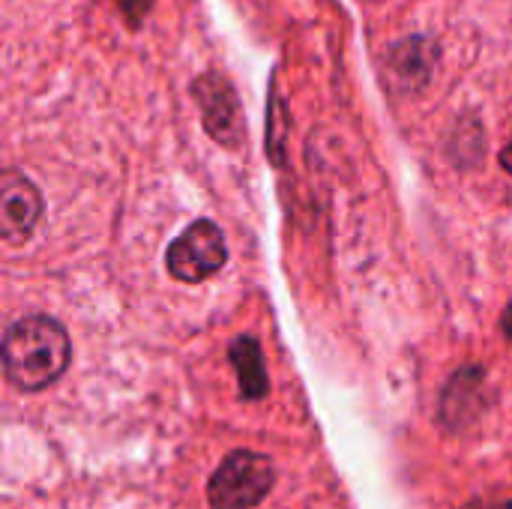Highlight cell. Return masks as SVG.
<instances>
[{
    "label": "cell",
    "instance_id": "6",
    "mask_svg": "<svg viewBox=\"0 0 512 509\" xmlns=\"http://www.w3.org/2000/svg\"><path fill=\"white\" fill-rule=\"evenodd\" d=\"M486 375L480 369H462L444 393V420L450 429L474 423L483 411Z\"/></svg>",
    "mask_w": 512,
    "mask_h": 509
},
{
    "label": "cell",
    "instance_id": "10",
    "mask_svg": "<svg viewBox=\"0 0 512 509\" xmlns=\"http://www.w3.org/2000/svg\"><path fill=\"white\" fill-rule=\"evenodd\" d=\"M501 330H504V336L512 342V303L504 309V315H501Z\"/></svg>",
    "mask_w": 512,
    "mask_h": 509
},
{
    "label": "cell",
    "instance_id": "7",
    "mask_svg": "<svg viewBox=\"0 0 512 509\" xmlns=\"http://www.w3.org/2000/svg\"><path fill=\"white\" fill-rule=\"evenodd\" d=\"M438 48L426 36H411L390 51V72L405 90H420L435 72Z\"/></svg>",
    "mask_w": 512,
    "mask_h": 509
},
{
    "label": "cell",
    "instance_id": "3",
    "mask_svg": "<svg viewBox=\"0 0 512 509\" xmlns=\"http://www.w3.org/2000/svg\"><path fill=\"white\" fill-rule=\"evenodd\" d=\"M228 261L225 234L216 222L198 219L192 222L165 252V267L174 279L186 285H198L210 276H216Z\"/></svg>",
    "mask_w": 512,
    "mask_h": 509
},
{
    "label": "cell",
    "instance_id": "12",
    "mask_svg": "<svg viewBox=\"0 0 512 509\" xmlns=\"http://www.w3.org/2000/svg\"><path fill=\"white\" fill-rule=\"evenodd\" d=\"M489 509H512V501L510 504H495V507H489Z\"/></svg>",
    "mask_w": 512,
    "mask_h": 509
},
{
    "label": "cell",
    "instance_id": "8",
    "mask_svg": "<svg viewBox=\"0 0 512 509\" xmlns=\"http://www.w3.org/2000/svg\"><path fill=\"white\" fill-rule=\"evenodd\" d=\"M228 354H231V363H234V372H237L240 393L246 399H264L267 390H270V381H267L261 345L252 336H240V339L231 342V351Z\"/></svg>",
    "mask_w": 512,
    "mask_h": 509
},
{
    "label": "cell",
    "instance_id": "5",
    "mask_svg": "<svg viewBox=\"0 0 512 509\" xmlns=\"http://www.w3.org/2000/svg\"><path fill=\"white\" fill-rule=\"evenodd\" d=\"M198 99H201V108H204V123H207V132L234 147L240 138H243V120H240V108H237V96L234 90L228 87V81L222 78H201L198 81Z\"/></svg>",
    "mask_w": 512,
    "mask_h": 509
},
{
    "label": "cell",
    "instance_id": "9",
    "mask_svg": "<svg viewBox=\"0 0 512 509\" xmlns=\"http://www.w3.org/2000/svg\"><path fill=\"white\" fill-rule=\"evenodd\" d=\"M132 18H138V15H144L147 12V6H150V0H117Z\"/></svg>",
    "mask_w": 512,
    "mask_h": 509
},
{
    "label": "cell",
    "instance_id": "1",
    "mask_svg": "<svg viewBox=\"0 0 512 509\" xmlns=\"http://www.w3.org/2000/svg\"><path fill=\"white\" fill-rule=\"evenodd\" d=\"M72 363V342L60 321L24 315L3 336V372L21 393H39L63 378Z\"/></svg>",
    "mask_w": 512,
    "mask_h": 509
},
{
    "label": "cell",
    "instance_id": "4",
    "mask_svg": "<svg viewBox=\"0 0 512 509\" xmlns=\"http://www.w3.org/2000/svg\"><path fill=\"white\" fill-rule=\"evenodd\" d=\"M42 192L21 171H3L0 177V237L9 246L30 240L42 219Z\"/></svg>",
    "mask_w": 512,
    "mask_h": 509
},
{
    "label": "cell",
    "instance_id": "11",
    "mask_svg": "<svg viewBox=\"0 0 512 509\" xmlns=\"http://www.w3.org/2000/svg\"><path fill=\"white\" fill-rule=\"evenodd\" d=\"M501 168H504V171H510V174H512V138H510V144H507V147L501 150Z\"/></svg>",
    "mask_w": 512,
    "mask_h": 509
},
{
    "label": "cell",
    "instance_id": "2",
    "mask_svg": "<svg viewBox=\"0 0 512 509\" xmlns=\"http://www.w3.org/2000/svg\"><path fill=\"white\" fill-rule=\"evenodd\" d=\"M276 483V468L267 456L240 450L225 456L207 483V501L213 509L258 507Z\"/></svg>",
    "mask_w": 512,
    "mask_h": 509
}]
</instances>
